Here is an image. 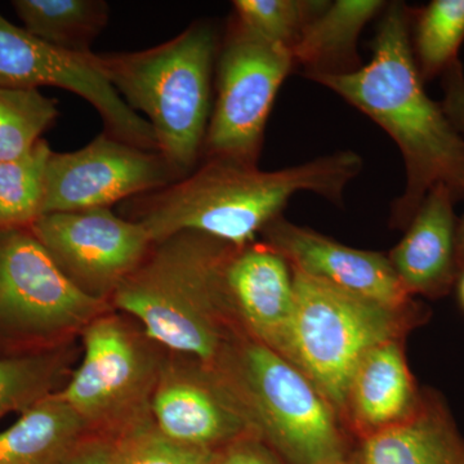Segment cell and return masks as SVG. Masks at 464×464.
Masks as SVG:
<instances>
[{
	"label": "cell",
	"mask_w": 464,
	"mask_h": 464,
	"mask_svg": "<svg viewBox=\"0 0 464 464\" xmlns=\"http://www.w3.org/2000/svg\"><path fill=\"white\" fill-rule=\"evenodd\" d=\"M203 159L179 181L123 201L121 217L141 225L152 243L194 231L243 248L279 218L298 192L340 203L362 168V158L353 151L273 172L237 159Z\"/></svg>",
	"instance_id": "obj_1"
},
{
	"label": "cell",
	"mask_w": 464,
	"mask_h": 464,
	"mask_svg": "<svg viewBox=\"0 0 464 464\" xmlns=\"http://www.w3.org/2000/svg\"><path fill=\"white\" fill-rule=\"evenodd\" d=\"M409 26L405 5H387L368 65L347 74L310 76L368 115L399 146L406 186L395 217L404 225L438 185L450 188L457 200L464 198V141L424 91Z\"/></svg>",
	"instance_id": "obj_2"
},
{
	"label": "cell",
	"mask_w": 464,
	"mask_h": 464,
	"mask_svg": "<svg viewBox=\"0 0 464 464\" xmlns=\"http://www.w3.org/2000/svg\"><path fill=\"white\" fill-rule=\"evenodd\" d=\"M237 246L194 231L152 244L110 304L134 317L158 346L215 368L235 315L226 268Z\"/></svg>",
	"instance_id": "obj_3"
},
{
	"label": "cell",
	"mask_w": 464,
	"mask_h": 464,
	"mask_svg": "<svg viewBox=\"0 0 464 464\" xmlns=\"http://www.w3.org/2000/svg\"><path fill=\"white\" fill-rule=\"evenodd\" d=\"M218 51L215 26L201 21L149 50L88 54L121 100L145 114L158 151L179 179L203 154Z\"/></svg>",
	"instance_id": "obj_4"
},
{
	"label": "cell",
	"mask_w": 464,
	"mask_h": 464,
	"mask_svg": "<svg viewBox=\"0 0 464 464\" xmlns=\"http://www.w3.org/2000/svg\"><path fill=\"white\" fill-rule=\"evenodd\" d=\"M213 369L286 462H353L328 400L279 353L250 337L228 346Z\"/></svg>",
	"instance_id": "obj_5"
},
{
	"label": "cell",
	"mask_w": 464,
	"mask_h": 464,
	"mask_svg": "<svg viewBox=\"0 0 464 464\" xmlns=\"http://www.w3.org/2000/svg\"><path fill=\"white\" fill-rule=\"evenodd\" d=\"M293 268V267H292ZM295 313L286 359L333 406H346L364 357L401 331L402 311L351 295L293 268Z\"/></svg>",
	"instance_id": "obj_6"
},
{
	"label": "cell",
	"mask_w": 464,
	"mask_h": 464,
	"mask_svg": "<svg viewBox=\"0 0 464 464\" xmlns=\"http://www.w3.org/2000/svg\"><path fill=\"white\" fill-rule=\"evenodd\" d=\"M110 310L67 279L30 227L0 231V359L63 347Z\"/></svg>",
	"instance_id": "obj_7"
},
{
	"label": "cell",
	"mask_w": 464,
	"mask_h": 464,
	"mask_svg": "<svg viewBox=\"0 0 464 464\" xmlns=\"http://www.w3.org/2000/svg\"><path fill=\"white\" fill-rule=\"evenodd\" d=\"M84 355L58 393L93 435L119 439L152 422L151 399L166 359L157 343L115 314L82 332Z\"/></svg>",
	"instance_id": "obj_8"
},
{
	"label": "cell",
	"mask_w": 464,
	"mask_h": 464,
	"mask_svg": "<svg viewBox=\"0 0 464 464\" xmlns=\"http://www.w3.org/2000/svg\"><path fill=\"white\" fill-rule=\"evenodd\" d=\"M219 47L217 99L201 158L257 164L275 97L295 60L288 48L266 41L235 16Z\"/></svg>",
	"instance_id": "obj_9"
},
{
	"label": "cell",
	"mask_w": 464,
	"mask_h": 464,
	"mask_svg": "<svg viewBox=\"0 0 464 464\" xmlns=\"http://www.w3.org/2000/svg\"><path fill=\"white\" fill-rule=\"evenodd\" d=\"M30 230L76 288L109 304L154 244L141 225L110 208L43 215Z\"/></svg>",
	"instance_id": "obj_10"
},
{
	"label": "cell",
	"mask_w": 464,
	"mask_h": 464,
	"mask_svg": "<svg viewBox=\"0 0 464 464\" xmlns=\"http://www.w3.org/2000/svg\"><path fill=\"white\" fill-rule=\"evenodd\" d=\"M179 179L160 152L102 132L76 151H51L45 164L43 215L111 208Z\"/></svg>",
	"instance_id": "obj_11"
},
{
	"label": "cell",
	"mask_w": 464,
	"mask_h": 464,
	"mask_svg": "<svg viewBox=\"0 0 464 464\" xmlns=\"http://www.w3.org/2000/svg\"><path fill=\"white\" fill-rule=\"evenodd\" d=\"M91 54V53H90ZM0 87H54L75 93L97 110L103 132L136 148L158 151L151 125L121 100L88 54L67 53L39 41L0 14ZM159 152V151H158Z\"/></svg>",
	"instance_id": "obj_12"
},
{
	"label": "cell",
	"mask_w": 464,
	"mask_h": 464,
	"mask_svg": "<svg viewBox=\"0 0 464 464\" xmlns=\"http://www.w3.org/2000/svg\"><path fill=\"white\" fill-rule=\"evenodd\" d=\"M151 417L167 438L222 449L258 435L243 405L215 369L166 360L151 399Z\"/></svg>",
	"instance_id": "obj_13"
},
{
	"label": "cell",
	"mask_w": 464,
	"mask_h": 464,
	"mask_svg": "<svg viewBox=\"0 0 464 464\" xmlns=\"http://www.w3.org/2000/svg\"><path fill=\"white\" fill-rule=\"evenodd\" d=\"M262 232L267 246L293 268L391 310L402 311L408 306L411 295L390 259L380 253L350 248L282 218L275 219Z\"/></svg>",
	"instance_id": "obj_14"
},
{
	"label": "cell",
	"mask_w": 464,
	"mask_h": 464,
	"mask_svg": "<svg viewBox=\"0 0 464 464\" xmlns=\"http://www.w3.org/2000/svg\"><path fill=\"white\" fill-rule=\"evenodd\" d=\"M288 261L267 244L237 248L226 268L235 315L250 337L285 357L295 313V283Z\"/></svg>",
	"instance_id": "obj_15"
},
{
	"label": "cell",
	"mask_w": 464,
	"mask_h": 464,
	"mask_svg": "<svg viewBox=\"0 0 464 464\" xmlns=\"http://www.w3.org/2000/svg\"><path fill=\"white\" fill-rule=\"evenodd\" d=\"M456 201L447 186L433 188L409 222L404 239L391 255V265L411 295L439 297L453 285L459 268Z\"/></svg>",
	"instance_id": "obj_16"
},
{
	"label": "cell",
	"mask_w": 464,
	"mask_h": 464,
	"mask_svg": "<svg viewBox=\"0 0 464 464\" xmlns=\"http://www.w3.org/2000/svg\"><path fill=\"white\" fill-rule=\"evenodd\" d=\"M359 464H464V439L447 408L426 396L405 420L366 435Z\"/></svg>",
	"instance_id": "obj_17"
},
{
	"label": "cell",
	"mask_w": 464,
	"mask_h": 464,
	"mask_svg": "<svg viewBox=\"0 0 464 464\" xmlns=\"http://www.w3.org/2000/svg\"><path fill=\"white\" fill-rule=\"evenodd\" d=\"M92 435L83 420L56 392L0 432V464H67Z\"/></svg>",
	"instance_id": "obj_18"
},
{
	"label": "cell",
	"mask_w": 464,
	"mask_h": 464,
	"mask_svg": "<svg viewBox=\"0 0 464 464\" xmlns=\"http://www.w3.org/2000/svg\"><path fill=\"white\" fill-rule=\"evenodd\" d=\"M348 402L362 429L373 433L409 417L420 400L415 393L404 353L398 342L372 350L357 368Z\"/></svg>",
	"instance_id": "obj_19"
},
{
	"label": "cell",
	"mask_w": 464,
	"mask_h": 464,
	"mask_svg": "<svg viewBox=\"0 0 464 464\" xmlns=\"http://www.w3.org/2000/svg\"><path fill=\"white\" fill-rule=\"evenodd\" d=\"M383 8L386 3L381 0L328 3L302 30L292 48L293 60L306 67L308 78L355 72L357 38Z\"/></svg>",
	"instance_id": "obj_20"
},
{
	"label": "cell",
	"mask_w": 464,
	"mask_h": 464,
	"mask_svg": "<svg viewBox=\"0 0 464 464\" xmlns=\"http://www.w3.org/2000/svg\"><path fill=\"white\" fill-rule=\"evenodd\" d=\"M24 29L39 41L67 53L85 56L109 23L103 0H14Z\"/></svg>",
	"instance_id": "obj_21"
},
{
	"label": "cell",
	"mask_w": 464,
	"mask_h": 464,
	"mask_svg": "<svg viewBox=\"0 0 464 464\" xmlns=\"http://www.w3.org/2000/svg\"><path fill=\"white\" fill-rule=\"evenodd\" d=\"M69 365L63 347L33 355L0 359V420L23 414L63 387Z\"/></svg>",
	"instance_id": "obj_22"
},
{
	"label": "cell",
	"mask_w": 464,
	"mask_h": 464,
	"mask_svg": "<svg viewBox=\"0 0 464 464\" xmlns=\"http://www.w3.org/2000/svg\"><path fill=\"white\" fill-rule=\"evenodd\" d=\"M51 151L42 140L25 157L0 161V231L32 227L43 216L45 164Z\"/></svg>",
	"instance_id": "obj_23"
},
{
	"label": "cell",
	"mask_w": 464,
	"mask_h": 464,
	"mask_svg": "<svg viewBox=\"0 0 464 464\" xmlns=\"http://www.w3.org/2000/svg\"><path fill=\"white\" fill-rule=\"evenodd\" d=\"M58 115L56 101L39 90L0 87V161L29 154Z\"/></svg>",
	"instance_id": "obj_24"
},
{
	"label": "cell",
	"mask_w": 464,
	"mask_h": 464,
	"mask_svg": "<svg viewBox=\"0 0 464 464\" xmlns=\"http://www.w3.org/2000/svg\"><path fill=\"white\" fill-rule=\"evenodd\" d=\"M464 41V0H433L415 24L413 53L422 79L444 74Z\"/></svg>",
	"instance_id": "obj_25"
},
{
	"label": "cell",
	"mask_w": 464,
	"mask_h": 464,
	"mask_svg": "<svg viewBox=\"0 0 464 464\" xmlns=\"http://www.w3.org/2000/svg\"><path fill=\"white\" fill-rule=\"evenodd\" d=\"M326 5L304 0H237L234 16L266 41L292 52L302 30Z\"/></svg>",
	"instance_id": "obj_26"
},
{
	"label": "cell",
	"mask_w": 464,
	"mask_h": 464,
	"mask_svg": "<svg viewBox=\"0 0 464 464\" xmlns=\"http://www.w3.org/2000/svg\"><path fill=\"white\" fill-rule=\"evenodd\" d=\"M218 451L174 441L152 420L116 439L111 464H216Z\"/></svg>",
	"instance_id": "obj_27"
},
{
	"label": "cell",
	"mask_w": 464,
	"mask_h": 464,
	"mask_svg": "<svg viewBox=\"0 0 464 464\" xmlns=\"http://www.w3.org/2000/svg\"><path fill=\"white\" fill-rule=\"evenodd\" d=\"M216 464L283 463L258 441L257 435H249L219 449Z\"/></svg>",
	"instance_id": "obj_28"
},
{
	"label": "cell",
	"mask_w": 464,
	"mask_h": 464,
	"mask_svg": "<svg viewBox=\"0 0 464 464\" xmlns=\"http://www.w3.org/2000/svg\"><path fill=\"white\" fill-rule=\"evenodd\" d=\"M444 101L441 108L458 133H464V72L456 61L444 72Z\"/></svg>",
	"instance_id": "obj_29"
},
{
	"label": "cell",
	"mask_w": 464,
	"mask_h": 464,
	"mask_svg": "<svg viewBox=\"0 0 464 464\" xmlns=\"http://www.w3.org/2000/svg\"><path fill=\"white\" fill-rule=\"evenodd\" d=\"M115 439L92 435L82 442L67 464H111Z\"/></svg>",
	"instance_id": "obj_30"
},
{
	"label": "cell",
	"mask_w": 464,
	"mask_h": 464,
	"mask_svg": "<svg viewBox=\"0 0 464 464\" xmlns=\"http://www.w3.org/2000/svg\"><path fill=\"white\" fill-rule=\"evenodd\" d=\"M457 249H458V262H459V268H464V216L462 221L458 224L457 232Z\"/></svg>",
	"instance_id": "obj_31"
},
{
	"label": "cell",
	"mask_w": 464,
	"mask_h": 464,
	"mask_svg": "<svg viewBox=\"0 0 464 464\" xmlns=\"http://www.w3.org/2000/svg\"><path fill=\"white\" fill-rule=\"evenodd\" d=\"M458 298H459L460 304H462L464 310V268L462 274H460L459 282H458Z\"/></svg>",
	"instance_id": "obj_32"
},
{
	"label": "cell",
	"mask_w": 464,
	"mask_h": 464,
	"mask_svg": "<svg viewBox=\"0 0 464 464\" xmlns=\"http://www.w3.org/2000/svg\"><path fill=\"white\" fill-rule=\"evenodd\" d=\"M350 464H359V463H357V460H353V462H351Z\"/></svg>",
	"instance_id": "obj_33"
}]
</instances>
